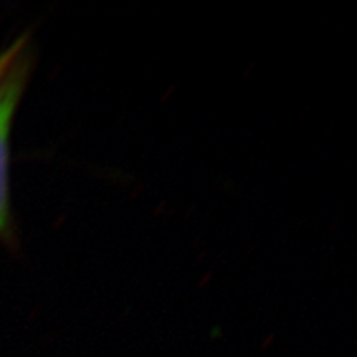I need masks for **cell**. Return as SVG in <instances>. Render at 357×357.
<instances>
[{"instance_id": "obj_1", "label": "cell", "mask_w": 357, "mask_h": 357, "mask_svg": "<svg viewBox=\"0 0 357 357\" xmlns=\"http://www.w3.org/2000/svg\"><path fill=\"white\" fill-rule=\"evenodd\" d=\"M32 70V52L26 38H19L0 55V238L10 235L8 205V142L17 106Z\"/></svg>"}]
</instances>
